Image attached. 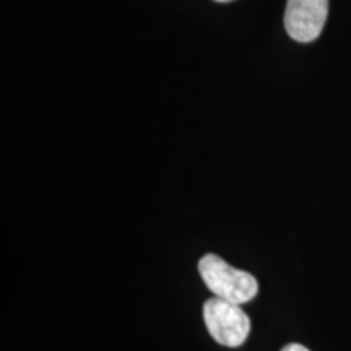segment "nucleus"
<instances>
[{
    "label": "nucleus",
    "mask_w": 351,
    "mask_h": 351,
    "mask_svg": "<svg viewBox=\"0 0 351 351\" xmlns=\"http://www.w3.org/2000/svg\"><path fill=\"white\" fill-rule=\"evenodd\" d=\"M199 274L213 296L236 304L249 302L258 293L256 276L249 271L234 269L217 254H207L200 258Z\"/></svg>",
    "instance_id": "f257e3e1"
},
{
    "label": "nucleus",
    "mask_w": 351,
    "mask_h": 351,
    "mask_svg": "<svg viewBox=\"0 0 351 351\" xmlns=\"http://www.w3.org/2000/svg\"><path fill=\"white\" fill-rule=\"evenodd\" d=\"M204 320L212 339L228 348H238L251 332V319L241 304L217 296L205 301Z\"/></svg>",
    "instance_id": "f03ea898"
},
{
    "label": "nucleus",
    "mask_w": 351,
    "mask_h": 351,
    "mask_svg": "<svg viewBox=\"0 0 351 351\" xmlns=\"http://www.w3.org/2000/svg\"><path fill=\"white\" fill-rule=\"evenodd\" d=\"M328 15V0H288L285 28L298 43H313L320 36Z\"/></svg>",
    "instance_id": "7ed1b4c3"
},
{
    "label": "nucleus",
    "mask_w": 351,
    "mask_h": 351,
    "mask_svg": "<svg viewBox=\"0 0 351 351\" xmlns=\"http://www.w3.org/2000/svg\"><path fill=\"white\" fill-rule=\"evenodd\" d=\"M282 351H311L309 348H306L304 345H300V343H289L287 346H283Z\"/></svg>",
    "instance_id": "20e7f679"
},
{
    "label": "nucleus",
    "mask_w": 351,
    "mask_h": 351,
    "mask_svg": "<svg viewBox=\"0 0 351 351\" xmlns=\"http://www.w3.org/2000/svg\"><path fill=\"white\" fill-rule=\"evenodd\" d=\"M215 2H223V3H225V2H231V0H215Z\"/></svg>",
    "instance_id": "39448f33"
}]
</instances>
